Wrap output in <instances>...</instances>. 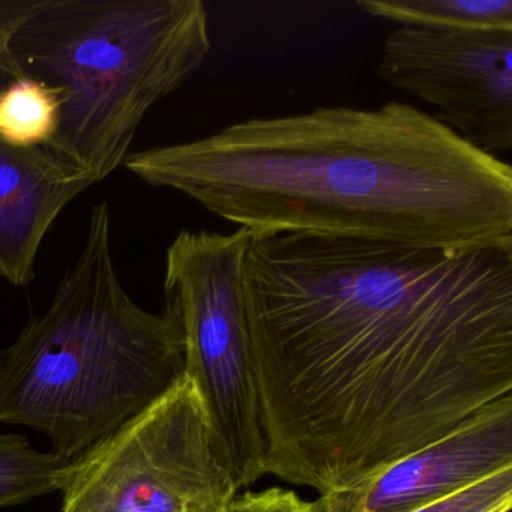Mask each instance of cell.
I'll use <instances>...</instances> for the list:
<instances>
[{"label":"cell","instance_id":"obj_1","mask_svg":"<svg viewBox=\"0 0 512 512\" xmlns=\"http://www.w3.org/2000/svg\"><path fill=\"white\" fill-rule=\"evenodd\" d=\"M263 473L349 490L512 391V239L446 251L253 238Z\"/></svg>","mask_w":512,"mask_h":512},{"label":"cell","instance_id":"obj_2","mask_svg":"<svg viewBox=\"0 0 512 512\" xmlns=\"http://www.w3.org/2000/svg\"><path fill=\"white\" fill-rule=\"evenodd\" d=\"M131 173L253 238L458 251L512 239V167L412 104L317 107L134 152Z\"/></svg>","mask_w":512,"mask_h":512},{"label":"cell","instance_id":"obj_3","mask_svg":"<svg viewBox=\"0 0 512 512\" xmlns=\"http://www.w3.org/2000/svg\"><path fill=\"white\" fill-rule=\"evenodd\" d=\"M184 377L175 317L125 290L106 202L49 307L0 349V422L40 431L74 461L154 406Z\"/></svg>","mask_w":512,"mask_h":512},{"label":"cell","instance_id":"obj_4","mask_svg":"<svg viewBox=\"0 0 512 512\" xmlns=\"http://www.w3.org/2000/svg\"><path fill=\"white\" fill-rule=\"evenodd\" d=\"M211 47L202 0H40L13 40L25 76L65 92L47 148L92 185L125 164L149 110Z\"/></svg>","mask_w":512,"mask_h":512},{"label":"cell","instance_id":"obj_5","mask_svg":"<svg viewBox=\"0 0 512 512\" xmlns=\"http://www.w3.org/2000/svg\"><path fill=\"white\" fill-rule=\"evenodd\" d=\"M253 235L182 230L167 248L164 295L184 341V376L202 395L212 445L236 487L259 481L265 460L244 298Z\"/></svg>","mask_w":512,"mask_h":512},{"label":"cell","instance_id":"obj_6","mask_svg":"<svg viewBox=\"0 0 512 512\" xmlns=\"http://www.w3.org/2000/svg\"><path fill=\"white\" fill-rule=\"evenodd\" d=\"M236 487L187 376L74 460L61 512H227Z\"/></svg>","mask_w":512,"mask_h":512},{"label":"cell","instance_id":"obj_7","mask_svg":"<svg viewBox=\"0 0 512 512\" xmlns=\"http://www.w3.org/2000/svg\"><path fill=\"white\" fill-rule=\"evenodd\" d=\"M377 74L442 112L473 148L499 158L512 149V32L397 28ZM448 125V127H449Z\"/></svg>","mask_w":512,"mask_h":512},{"label":"cell","instance_id":"obj_8","mask_svg":"<svg viewBox=\"0 0 512 512\" xmlns=\"http://www.w3.org/2000/svg\"><path fill=\"white\" fill-rule=\"evenodd\" d=\"M512 466V395L349 490L320 494V512H407Z\"/></svg>","mask_w":512,"mask_h":512},{"label":"cell","instance_id":"obj_9","mask_svg":"<svg viewBox=\"0 0 512 512\" xmlns=\"http://www.w3.org/2000/svg\"><path fill=\"white\" fill-rule=\"evenodd\" d=\"M92 182L46 145L0 139V277L17 287L34 280L38 251L56 218Z\"/></svg>","mask_w":512,"mask_h":512},{"label":"cell","instance_id":"obj_10","mask_svg":"<svg viewBox=\"0 0 512 512\" xmlns=\"http://www.w3.org/2000/svg\"><path fill=\"white\" fill-rule=\"evenodd\" d=\"M356 7L400 28L512 32V0H358Z\"/></svg>","mask_w":512,"mask_h":512},{"label":"cell","instance_id":"obj_11","mask_svg":"<svg viewBox=\"0 0 512 512\" xmlns=\"http://www.w3.org/2000/svg\"><path fill=\"white\" fill-rule=\"evenodd\" d=\"M74 461L38 451L23 434H0V508L62 491Z\"/></svg>","mask_w":512,"mask_h":512},{"label":"cell","instance_id":"obj_12","mask_svg":"<svg viewBox=\"0 0 512 512\" xmlns=\"http://www.w3.org/2000/svg\"><path fill=\"white\" fill-rule=\"evenodd\" d=\"M64 104V89L23 77L0 92V139L14 146L46 145Z\"/></svg>","mask_w":512,"mask_h":512},{"label":"cell","instance_id":"obj_13","mask_svg":"<svg viewBox=\"0 0 512 512\" xmlns=\"http://www.w3.org/2000/svg\"><path fill=\"white\" fill-rule=\"evenodd\" d=\"M512 505V466L497 470L448 496L424 503L407 512H491L509 511Z\"/></svg>","mask_w":512,"mask_h":512},{"label":"cell","instance_id":"obj_14","mask_svg":"<svg viewBox=\"0 0 512 512\" xmlns=\"http://www.w3.org/2000/svg\"><path fill=\"white\" fill-rule=\"evenodd\" d=\"M227 512H320L316 502L302 500L295 491L269 488L236 494Z\"/></svg>","mask_w":512,"mask_h":512},{"label":"cell","instance_id":"obj_15","mask_svg":"<svg viewBox=\"0 0 512 512\" xmlns=\"http://www.w3.org/2000/svg\"><path fill=\"white\" fill-rule=\"evenodd\" d=\"M491 512H508V511H505V509H497V511H491Z\"/></svg>","mask_w":512,"mask_h":512}]
</instances>
